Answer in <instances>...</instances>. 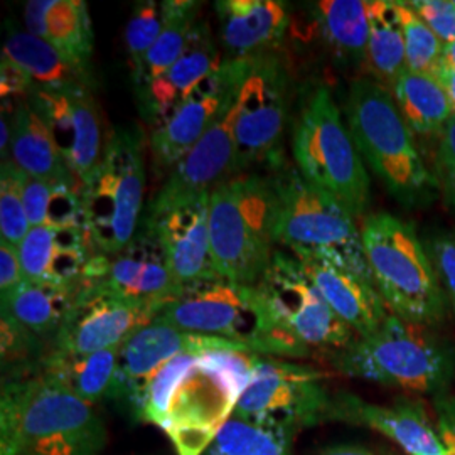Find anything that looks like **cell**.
Listing matches in <instances>:
<instances>
[{"label": "cell", "mask_w": 455, "mask_h": 455, "mask_svg": "<svg viewBox=\"0 0 455 455\" xmlns=\"http://www.w3.org/2000/svg\"><path fill=\"white\" fill-rule=\"evenodd\" d=\"M163 29V7L154 0L137 2L125 28V46L131 58L132 80H137L148 51Z\"/></svg>", "instance_id": "cell-39"}, {"label": "cell", "mask_w": 455, "mask_h": 455, "mask_svg": "<svg viewBox=\"0 0 455 455\" xmlns=\"http://www.w3.org/2000/svg\"><path fill=\"white\" fill-rule=\"evenodd\" d=\"M157 310L125 300L93 285H82L51 347L69 355H90L120 346L150 324Z\"/></svg>", "instance_id": "cell-16"}, {"label": "cell", "mask_w": 455, "mask_h": 455, "mask_svg": "<svg viewBox=\"0 0 455 455\" xmlns=\"http://www.w3.org/2000/svg\"><path fill=\"white\" fill-rule=\"evenodd\" d=\"M339 373L435 398L455 379V342L430 325L390 314L378 331L329 355Z\"/></svg>", "instance_id": "cell-2"}, {"label": "cell", "mask_w": 455, "mask_h": 455, "mask_svg": "<svg viewBox=\"0 0 455 455\" xmlns=\"http://www.w3.org/2000/svg\"><path fill=\"white\" fill-rule=\"evenodd\" d=\"M278 329L307 358L314 351H339L358 336L331 309L312 285L300 261L276 250L267 274L257 283Z\"/></svg>", "instance_id": "cell-12"}, {"label": "cell", "mask_w": 455, "mask_h": 455, "mask_svg": "<svg viewBox=\"0 0 455 455\" xmlns=\"http://www.w3.org/2000/svg\"><path fill=\"white\" fill-rule=\"evenodd\" d=\"M346 118L363 161L398 203L419 206L432 199L435 180L387 86L373 78L351 83Z\"/></svg>", "instance_id": "cell-4"}, {"label": "cell", "mask_w": 455, "mask_h": 455, "mask_svg": "<svg viewBox=\"0 0 455 455\" xmlns=\"http://www.w3.org/2000/svg\"><path fill=\"white\" fill-rule=\"evenodd\" d=\"M439 80L440 83L443 84V88H445L447 95L451 98V101H452L455 114V68L445 66V68L442 69V73H440Z\"/></svg>", "instance_id": "cell-47"}, {"label": "cell", "mask_w": 455, "mask_h": 455, "mask_svg": "<svg viewBox=\"0 0 455 455\" xmlns=\"http://www.w3.org/2000/svg\"><path fill=\"white\" fill-rule=\"evenodd\" d=\"M445 66L455 68V41L445 48Z\"/></svg>", "instance_id": "cell-48"}, {"label": "cell", "mask_w": 455, "mask_h": 455, "mask_svg": "<svg viewBox=\"0 0 455 455\" xmlns=\"http://www.w3.org/2000/svg\"><path fill=\"white\" fill-rule=\"evenodd\" d=\"M315 455H376L373 451L363 445H334Z\"/></svg>", "instance_id": "cell-46"}, {"label": "cell", "mask_w": 455, "mask_h": 455, "mask_svg": "<svg viewBox=\"0 0 455 455\" xmlns=\"http://www.w3.org/2000/svg\"><path fill=\"white\" fill-rule=\"evenodd\" d=\"M329 420L366 427L393 440L407 455H447L420 398L400 396L388 405H378L341 391L332 396Z\"/></svg>", "instance_id": "cell-21"}, {"label": "cell", "mask_w": 455, "mask_h": 455, "mask_svg": "<svg viewBox=\"0 0 455 455\" xmlns=\"http://www.w3.org/2000/svg\"><path fill=\"white\" fill-rule=\"evenodd\" d=\"M428 255L439 275L442 289L455 314V235L440 233L428 244Z\"/></svg>", "instance_id": "cell-41"}, {"label": "cell", "mask_w": 455, "mask_h": 455, "mask_svg": "<svg viewBox=\"0 0 455 455\" xmlns=\"http://www.w3.org/2000/svg\"><path fill=\"white\" fill-rule=\"evenodd\" d=\"M163 7V29L147 54L144 68L133 80L135 93L144 90L148 83L159 78L174 65L189 46L196 26L199 4L193 0H165Z\"/></svg>", "instance_id": "cell-34"}, {"label": "cell", "mask_w": 455, "mask_h": 455, "mask_svg": "<svg viewBox=\"0 0 455 455\" xmlns=\"http://www.w3.org/2000/svg\"><path fill=\"white\" fill-rule=\"evenodd\" d=\"M231 344L235 342L184 332L172 325L152 321L122 342L116 381L110 400L124 403L132 417L140 420L147 387L165 363L186 353L199 355Z\"/></svg>", "instance_id": "cell-18"}, {"label": "cell", "mask_w": 455, "mask_h": 455, "mask_svg": "<svg viewBox=\"0 0 455 455\" xmlns=\"http://www.w3.org/2000/svg\"><path fill=\"white\" fill-rule=\"evenodd\" d=\"M435 427L447 455H455V396L451 393L432 398Z\"/></svg>", "instance_id": "cell-44"}, {"label": "cell", "mask_w": 455, "mask_h": 455, "mask_svg": "<svg viewBox=\"0 0 455 455\" xmlns=\"http://www.w3.org/2000/svg\"><path fill=\"white\" fill-rule=\"evenodd\" d=\"M368 71L373 75V80L391 90L393 83L407 69L405 37L398 2H368Z\"/></svg>", "instance_id": "cell-33"}, {"label": "cell", "mask_w": 455, "mask_h": 455, "mask_svg": "<svg viewBox=\"0 0 455 455\" xmlns=\"http://www.w3.org/2000/svg\"><path fill=\"white\" fill-rule=\"evenodd\" d=\"M31 229L24 197L22 171L11 159L2 163L0 171V236L2 242L19 248Z\"/></svg>", "instance_id": "cell-38"}, {"label": "cell", "mask_w": 455, "mask_h": 455, "mask_svg": "<svg viewBox=\"0 0 455 455\" xmlns=\"http://www.w3.org/2000/svg\"><path fill=\"white\" fill-rule=\"evenodd\" d=\"M221 54L206 22H197L189 46L180 60L137 93L140 114L156 129L174 114L221 66Z\"/></svg>", "instance_id": "cell-23"}, {"label": "cell", "mask_w": 455, "mask_h": 455, "mask_svg": "<svg viewBox=\"0 0 455 455\" xmlns=\"http://www.w3.org/2000/svg\"><path fill=\"white\" fill-rule=\"evenodd\" d=\"M216 14L220 41L231 61L274 54L289 28L287 7L275 0H220Z\"/></svg>", "instance_id": "cell-25"}, {"label": "cell", "mask_w": 455, "mask_h": 455, "mask_svg": "<svg viewBox=\"0 0 455 455\" xmlns=\"http://www.w3.org/2000/svg\"><path fill=\"white\" fill-rule=\"evenodd\" d=\"M413 11L432 29L447 48L455 41V2L447 0H415Z\"/></svg>", "instance_id": "cell-40"}, {"label": "cell", "mask_w": 455, "mask_h": 455, "mask_svg": "<svg viewBox=\"0 0 455 455\" xmlns=\"http://www.w3.org/2000/svg\"><path fill=\"white\" fill-rule=\"evenodd\" d=\"M289 112V73L274 54L246 60L235 101V176L251 167H283L282 140Z\"/></svg>", "instance_id": "cell-11"}, {"label": "cell", "mask_w": 455, "mask_h": 455, "mask_svg": "<svg viewBox=\"0 0 455 455\" xmlns=\"http://www.w3.org/2000/svg\"><path fill=\"white\" fill-rule=\"evenodd\" d=\"M24 280L19 248L14 244L0 242V295L11 292Z\"/></svg>", "instance_id": "cell-45"}, {"label": "cell", "mask_w": 455, "mask_h": 455, "mask_svg": "<svg viewBox=\"0 0 455 455\" xmlns=\"http://www.w3.org/2000/svg\"><path fill=\"white\" fill-rule=\"evenodd\" d=\"M120 346L90 355H69L51 347L41 371L60 381L83 402L97 405L100 400L112 396Z\"/></svg>", "instance_id": "cell-29"}, {"label": "cell", "mask_w": 455, "mask_h": 455, "mask_svg": "<svg viewBox=\"0 0 455 455\" xmlns=\"http://www.w3.org/2000/svg\"><path fill=\"white\" fill-rule=\"evenodd\" d=\"M95 253L83 228H31L19 244L24 280L73 291Z\"/></svg>", "instance_id": "cell-22"}, {"label": "cell", "mask_w": 455, "mask_h": 455, "mask_svg": "<svg viewBox=\"0 0 455 455\" xmlns=\"http://www.w3.org/2000/svg\"><path fill=\"white\" fill-rule=\"evenodd\" d=\"M299 172L356 220L368 210L370 176L331 92L319 86L304 103L292 137Z\"/></svg>", "instance_id": "cell-10"}, {"label": "cell", "mask_w": 455, "mask_h": 455, "mask_svg": "<svg viewBox=\"0 0 455 455\" xmlns=\"http://www.w3.org/2000/svg\"><path fill=\"white\" fill-rule=\"evenodd\" d=\"M260 355L231 344L197 355L169 400L159 428L178 455H203L233 417Z\"/></svg>", "instance_id": "cell-5"}, {"label": "cell", "mask_w": 455, "mask_h": 455, "mask_svg": "<svg viewBox=\"0 0 455 455\" xmlns=\"http://www.w3.org/2000/svg\"><path fill=\"white\" fill-rule=\"evenodd\" d=\"M22 197L31 228H83L82 191L22 172Z\"/></svg>", "instance_id": "cell-35"}, {"label": "cell", "mask_w": 455, "mask_h": 455, "mask_svg": "<svg viewBox=\"0 0 455 455\" xmlns=\"http://www.w3.org/2000/svg\"><path fill=\"white\" fill-rule=\"evenodd\" d=\"M142 229L150 233L161 246L165 265L180 289L221 278L212 265L210 195L186 201L165 212H144Z\"/></svg>", "instance_id": "cell-19"}, {"label": "cell", "mask_w": 455, "mask_h": 455, "mask_svg": "<svg viewBox=\"0 0 455 455\" xmlns=\"http://www.w3.org/2000/svg\"><path fill=\"white\" fill-rule=\"evenodd\" d=\"M325 44L344 63H366L370 36L368 2L363 0H321L310 4Z\"/></svg>", "instance_id": "cell-32"}, {"label": "cell", "mask_w": 455, "mask_h": 455, "mask_svg": "<svg viewBox=\"0 0 455 455\" xmlns=\"http://www.w3.org/2000/svg\"><path fill=\"white\" fill-rule=\"evenodd\" d=\"M29 105L43 118L66 164L84 188L103 159V124L90 88H36Z\"/></svg>", "instance_id": "cell-15"}, {"label": "cell", "mask_w": 455, "mask_h": 455, "mask_svg": "<svg viewBox=\"0 0 455 455\" xmlns=\"http://www.w3.org/2000/svg\"><path fill=\"white\" fill-rule=\"evenodd\" d=\"M403 26L407 69L439 78L445 68V46L413 11L410 2H398Z\"/></svg>", "instance_id": "cell-37"}, {"label": "cell", "mask_w": 455, "mask_h": 455, "mask_svg": "<svg viewBox=\"0 0 455 455\" xmlns=\"http://www.w3.org/2000/svg\"><path fill=\"white\" fill-rule=\"evenodd\" d=\"M210 242L216 274L257 285L275 255V184L248 172L225 180L210 195Z\"/></svg>", "instance_id": "cell-3"}, {"label": "cell", "mask_w": 455, "mask_h": 455, "mask_svg": "<svg viewBox=\"0 0 455 455\" xmlns=\"http://www.w3.org/2000/svg\"><path fill=\"white\" fill-rule=\"evenodd\" d=\"M9 159L36 180L63 184L83 191L82 184L66 164L43 118L36 114L28 98L19 100L12 116V140ZM7 159V161H9Z\"/></svg>", "instance_id": "cell-26"}, {"label": "cell", "mask_w": 455, "mask_h": 455, "mask_svg": "<svg viewBox=\"0 0 455 455\" xmlns=\"http://www.w3.org/2000/svg\"><path fill=\"white\" fill-rule=\"evenodd\" d=\"M361 240L374 287L390 314L415 324L439 325L449 300L415 228L390 212L363 220Z\"/></svg>", "instance_id": "cell-7"}, {"label": "cell", "mask_w": 455, "mask_h": 455, "mask_svg": "<svg viewBox=\"0 0 455 455\" xmlns=\"http://www.w3.org/2000/svg\"><path fill=\"white\" fill-rule=\"evenodd\" d=\"M244 69L246 60H223L212 78L154 131L148 147L159 171H172L204 133L233 108Z\"/></svg>", "instance_id": "cell-14"}, {"label": "cell", "mask_w": 455, "mask_h": 455, "mask_svg": "<svg viewBox=\"0 0 455 455\" xmlns=\"http://www.w3.org/2000/svg\"><path fill=\"white\" fill-rule=\"evenodd\" d=\"M332 396L323 371L289 359L260 356L235 417L292 432L329 420Z\"/></svg>", "instance_id": "cell-13"}, {"label": "cell", "mask_w": 455, "mask_h": 455, "mask_svg": "<svg viewBox=\"0 0 455 455\" xmlns=\"http://www.w3.org/2000/svg\"><path fill=\"white\" fill-rule=\"evenodd\" d=\"M82 285L100 287L125 300L156 309L157 314L182 291L165 265L161 246L146 229L139 231L132 243L116 255L95 253L88 263Z\"/></svg>", "instance_id": "cell-17"}, {"label": "cell", "mask_w": 455, "mask_h": 455, "mask_svg": "<svg viewBox=\"0 0 455 455\" xmlns=\"http://www.w3.org/2000/svg\"><path fill=\"white\" fill-rule=\"evenodd\" d=\"M390 92L411 133L440 135L454 115L452 101L435 76L405 69Z\"/></svg>", "instance_id": "cell-31"}, {"label": "cell", "mask_w": 455, "mask_h": 455, "mask_svg": "<svg viewBox=\"0 0 455 455\" xmlns=\"http://www.w3.org/2000/svg\"><path fill=\"white\" fill-rule=\"evenodd\" d=\"M235 105L196 144L152 197L144 212H165L201 196L235 178Z\"/></svg>", "instance_id": "cell-20"}, {"label": "cell", "mask_w": 455, "mask_h": 455, "mask_svg": "<svg viewBox=\"0 0 455 455\" xmlns=\"http://www.w3.org/2000/svg\"><path fill=\"white\" fill-rule=\"evenodd\" d=\"M107 428L90 405L39 371L4 379L0 455H101Z\"/></svg>", "instance_id": "cell-1"}, {"label": "cell", "mask_w": 455, "mask_h": 455, "mask_svg": "<svg viewBox=\"0 0 455 455\" xmlns=\"http://www.w3.org/2000/svg\"><path fill=\"white\" fill-rule=\"evenodd\" d=\"M76 292L73 289L22 280L16 289L0 295L2 312L36 336L54 341Z\"/></svg>", "instance_id": "cell-30"}, {"label": "cell", "mask_w": 455, "mask_h": 455, "mask_svg": "<svg viewBox=\"0 0 455 455\" xmlns=\"http://www.w3.org/2000/svg\"><path fill=\"white\" fill-rule=\"evenodd\" d=\"M2 54L12 60L29 75V78L33 80V90H93L95 80L92 66L83 65L61 49L28 31L9 29Z\"/></svg>", "instance_id": "cell-27"}, {"label": "cell", "mask_w": 455, "mask_h": 455, "mask_svg": "<svg viewBox=\"0 0 455 455\" xmlns=\"http://www.w3.org/2000/svg\"><path fill=\"white\" fill-rule=\"evenodd\" d=\"M439 152H437V174H439L442 191L449 204L455 210V114L447 122L439 135Z\"/></svg>", "instance_id": "cell-42"}, {"label": "cell", "mask_w": 455, "mask_h": 455, "mask_svg": "<svg viewBox=\"0 0 455 455\" xmlns=\"http://www.w3.org/2000/svg\"><path fill=\"white\" fill-rule=\"evenodd\" d=\"M146 133L131 124L110 133L97 174L83 188L84 231L93 250L116 255L139 233L144 216Z\"/></svg>", "instance_id": "cell-9"}, {"label": "cell", "mask_w": 455, "mask_h": 455, "mask_svg": "<svg viewBox=\"0 0 455 455\" xmlns=\"http://www.w3.org/2000/svg\"><path fill=\"white\" fill-rule=\"evenodd\" d=\"M295 434L231 417L203 455H291Z\"/></svg>", "instance_id": "cell-36"}, {"label": "cell", "mask_w": 455, "mask_h": 455, "mask_svg": "<svg viewBox=\"0 0 455 455\" xmlns=\"http://www.w3.org/2000/svg\"><path fill=\"white\" fill-rule=\"evenodd\" d=\"M275 184V242L295 259H324L373 280L356 218L310 184L299 169L282 167Z\"/></svg>", "instance_id": "cell-8"}, {"label": "cell", "mask_w": 455, "mask_h": 455, "mask_svg": "<svg viewBox=\"0 0 455 455\" xmlns=\"http://www.w3.org/2000/svg\"><path fill=\"white\" fill-rule=\"evenodd\" d=\"M0 93H2V101H19L24 98L29 97L33 92V80L29 75L16 65L12 60L2 54V63H0Z\"/></svg>", "instance_id": "cell-43"}, {"label": "cell", "mask_w": 455, "mask_h": 455, "mask_svg": "<svg viewBox=\"0 0 455 455\" xmlns=\"http://www.w3.org/2000/svg\"><path fill=\"white\" fill-rule=\"evenodd\" d=\"M299 261L331 309L355 331L358 338L373 334L390 315L373 280L359 275L358 272L336 261L324 259Z\"/></svg>", "instance_id": "cell-24"}, {"label": "cell", "mask_w": 455, "mask_h": 455, "mask_svg": "<svg viewBox=\"0 0 455 455\" xmlns=\"http://www.w3.org/2000/svg\"><path fill=\"white\" fill-rule=\"evenodd\" d=\"M154 321L184 332L227 339L260 356L306 358L278 329L257 285L227 278L197 282L184 287Z\"/></svg>", "instance_id": "cell-6"}, {"label": "cell", "mask_w": 455, "mask_h": 455, "mask_svg": "<svg viewBox=\"0 0 455 455\" xmlns=\"http://www.w3.org/2000/svg\"><path fill=\"white\" fill-rule=\"evenodd\" d=\"M24 24L28 33L48 41L83 65L92 63L95 36L82 0H31L24 7Z\"/></svg>", "instance_id": "cell-28"}]
</instances>
